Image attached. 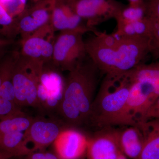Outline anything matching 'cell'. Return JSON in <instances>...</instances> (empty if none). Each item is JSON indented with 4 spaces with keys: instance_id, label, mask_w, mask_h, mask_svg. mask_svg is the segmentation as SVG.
Instances as JSON below:
<instances>
[{
    "instance_id": "cell-14",
    "label": "cell",
    "mask_w": 159,
    "mask_h": 159,
    "mask_svg": "<svg viewBox=\"0 0 159 159\" xmlns=\"http://www.w3.org/2000/svg\"><path fill=\"white\" fill-rule=\"evenodd\" d=\"M76 1L54 0L51 25L55 32L86 26L76 12Z\"/></svg>"
},
{
    "instance_id": "cell-26",
    "label": "cell",
    "mask_w": 159,
    "mask_h": 159,
    "mask_svg": "<svg viewBox=\"0 0 159 159\" xmlns=\"http://www.w3.org/2000/svg\"><path fill=\"white\" fill-rule=\"evenodd\" d=\"M25 159H60L55 152L44 150L33 152L25 156Z\"/></svg>"
},
{
    "instance_id": "cell-31",
    "label": "cell",
    "mask_w": 159,
    "mask_h": 159,
    "mask_svg": "<svg viewBox=\"0 0 159 159\" xmlns=\"http://www.w3.org/2000/svg\"><path fill=\"white\" fill-rule=\"evenodd\" d=\"M31 1H33L34 2H38V1H39V0H31Z\"/></svg>"
},
{
    "instance_id": "cell-4",
    "label": "cell",
    "mask_w": 159,
    "mask_h": 159,
    "mask_svg": "<svg viewBox=\"0 0 159 159\" xmlns=\"http://www.w3.org/2000/svg\"><path fill=\"white\" fill-rule=\"evenodd\" d=\"M96 31L84 26L60 31L54 42L53 64L61 71L72 70L88 57L84 34Z\"/></svg>"
},
{
    "instance_id": "cell-28",
    "label": "cell",
    "mask_w": 159,
    "mask_h": 159,
    "mask_svg": "<svg viewBox=\"0 0 159 159\" xmlns=\"http://www.w3.org/2000/svg\"><path fill=\"white\" fill-rule=\"evenodd\" d=\"M129 3V5H137L142 4L144 2V0H128Z\"/></svg>"
},
{
    "instance_id": "cell-24",
    "label": "cell",
    "mask_w": 159,
    "mask_h": 159,
    "mask_svg": "<svg viewBox=\"0 0 159 159\" xmlns=\"http://www.w3.org/2000/svg\"><path fill=\"white\" fill-rule=\"evenodd\" d=\"M16 102L0 97V119L22 110Z\"/></svg>"
},
{
    "instance_id": "cell-25",
    "label": "cell",
    "mask_w": 159,
    "mask_h": 159,
    "mask_svg": "<svg viewBox=\"0 0 159 159\" xmlns=\"http://www.w3.org/2000/svg\"><path fill=\"white\" fill-rule=\"evenodd\" d=\"M155 119H159V97L146 112L141 122Z\"/></svg>"
},
{
    "instance_id": "cell-5",
    "label": "cell",
    "mask_w": 159,
    "mask_h": 159,
    "mask_svg": "<svg viewBox=\"0 0 159 159\" xmlns=\"http://www.w3.org/2000/svg\"><path fill=\"white\" fill-rule=\"evenodd\" d=\"M44 66L26 59L20 52L12 70L16 101L20 108L38 109L37 89Z\"/></svg>"
},
{
    "instance_id": "cell-10",
    "label": "cell",
    "mask_w": 159,
    "mask_h": 159,
    "mask_svg": "<svg viewBox=\"0 0 159 159\" xmlns=\"http://www.w3.org/2000/svg\"><path fill=\"white\" fill-rule=\"evenodd\" d=\"M54 2V0H39L18 18V31L21 39L51 24Z\"/></svg>"
},
{
    "instance_id": "cell-16",
    "label": "cell",
    "mask_w": 159,
    "mask_h": 159,
    "mask_svg": "<svg viewBox=\"0 0 159 159\" xmlns=\"http://www.w3.org/2000/svg\"><path fill=\"white\" fill-rule=\"evenodd\" d=\"M139 125L144 135V141L142 151L136 159H159V119Z\"/></svg>"
},
{
    "instance_id": "cell-7",
    "label": "cell",
    "mask_w": 159,
    "mask_h": 159,
    "mask_svg": "<svg viewBox=\"0 0 159 159\" xmlns=\"http://www.w3.org/2000/svg\"><path fill=\"white\" fill-rule=\"evenodd\" d=\"M67 126L58 117H45L42 115L34 117L25 133V145L30 153L44 150L50 145H53L61 131Z\"/></svg>"
},
{
    "instance_id": "cell-29",
    "label": "cell",
    "mask_w": 159,
    "mask_h": 159,
    "mask_svg": "<svg viewBox=\"0 0 159 159\" xmlns=\"http://www.w3.org/2000/svg\"><path fill=\"white\" fill-rule=\"evenodd\" d=\"M117 159H127V157L122 152V153L119 155V156L118 157V158Z\"/></svg>"
},
{
    "instance_id": "cell-17",
    "label": "cell",
    "mask_w": 159,
    "mask_h": 159,
    "mask_svg": "<svg viewBox=\"0 0 159 159\" xmlns=\"http://www.w3.org/2000/svg\"><path fill=\"white\" fill-rule=\"evenodd\" d=\"M145 18L149 25L150 54L159 61V0H144Z\"/></svg>"
},
{
    "instance_id": "cell-6",
    "label": "cell",
    "mask_w": 159,
    "mask_h": 159,
    "mask_svg": "<svg viewBox=\"0 0 159 159\" xmlns=\"http://www.w3.org/2000/svg\"><path fill=\"white\" fill-rule=\"evenodd\" d=\"M66 79L52 63L44 66L37 89L38 109L44 115L57 117L63 97Z\"/></svg>"
},
{
    "instance_id": "cell-19",
    "label": "cell",
    "mask_w": 159,
    "mask_h": 159,
    "mask_svg": "<svg viewBox=\"0 0 159 159\" xmlns=\"http://www.w3.org/2000/svg\"><path fill=\"white\" fill-rule=\"evenodd\" d=\"M113 34L119 37L143 36L149 38L150 34L149 25L147 20L144 17L143 19L129 23L119 29H117Z\"/></svg>"
},
{
    "instance_id": "cell-2",
    "label": "cell",
    "mask_w": 159,
    "mask_h": 159,
    "mask_svg": "<svg viewBox=\"0 0 159 159\" xmlns=\"http://www.w3.org/2000/svg\"><path fill=\"white\" fill-rule=\"evenodd\" d=\"M88 55L102 74L110 77L122 76L140 64L150 54L147 37H120L115 48H107L93 36L85 41Z\"/></svg>"
},
{
    "instance_id": "cell-11",
    "label": "cell",
    "mask_w": 159,
    "mask_h": 159,
    "mask_svg": "<svg viewBox=\"0 0 159 159\" xmlns=\"http://www.w3.org/2000/svg\"><path fill=\"white\" fill-rule=\"evenodd\" d=\"M122 153L119 141V129H100L89 138L87 159H117Z\"/></svg>"
},
{
    "instance_id": "cell-30",
    "label": "cell",
    "mask_w": 159,
    "mask_h": 159,
    "mask_svg": "<svg viewBox=\"0 0 159 159\" xmlns=\"http://www.w3.org/2000/svg\"><path fill=\"white\" fill-rule=\"evenodd\" d=\"M0 159H6L5 158L3 157L2 156L0 155Z\"/></svg>"
},
{
    "instance_id": "cell-15",
    "label": "cell",
    "mask_w": 159,
    "mask_h": 159,
    "mask_svg": "<svg viewBox=\"0 0 159 159\" xmlns=\"http://www.w3.org/2000/svg\"><path fill=\"white\" fill-rule=\"evenodd\" d=\"M124 127L119 129L120 149L127 158L136 159L142 151L144 144V135L139 125Z\"/></svg>"
},
{
    "instance_id": "cell-13",
    "label": "cell",
    "mask_w": 159,
    "mask_h": 159,
    "mask_svg": "<svg viewBox=\"0 0 159 159\" xmlns=\"http://www.w3.org/2000/svg\"><path fill=\"white\" fill-rule=\"evenodd\" d=\"M129 82L130 88L126 103L127 113L131 119L139 124L158 97L147 83L141 81Z\"/></svg>"
},
{
    "instance_id": "cell-18",
    "label": "cell",
    "mask_w": 159,
    "mask_h": 159,
    "mask_svg": "<svg viewBox=\"0 0 159 159\" xmlns=\"http://www.w3.org/2000/svg\"><path fill=\"white\" fill-rule=\"evenodd\" d=\"M124 76L130 82L141 81L147 83L159 97V61L149 64H140L126 72Z\"/></svg>"
},
{
    "instance_id": "cell-8",
    "label": "cell",
    "mask_w": 159,
    "mask_h": 159,
    "mask_svg": "<svg viewBox=\"0 0 159 159\" xmlns=\"http://www.w3.org/2000/svg\"><path fill=\"white\" fill-rule=\"evenodd\" d=\"M55 31L47 25L24 39H21L20 54L42 65L52 63Z\"/></svg>"
},
{
    "instance_id": "cell-12",
    "label": "cell",
    "mask_w": 159,
    "mask_h": 159,
    "mask_svg": "<svg viewBox=\"0 0 159 159\" xmlns=\"http://www.w3.org/2000/svg\"><path fill=\"white\" fill-rule=\"evenodd\" d=\"M89 137L76 127L64 129L53 143L60 159H83L86 157Z\"/></svg>"
},
{
    "instance_id": "cell-3",
    "label": "cell",
    "mask_w": 159,
    "mask_h": 159,
    "mask_svg": "<svg viewBox=\"0 0 159 159\" xmlns=\"http://www.w3.org/2000/svg\"><path fill=\"white\" fill-rule=\"evenodd\" d=\"M130 83L122 76H105L91 107L89 124L99 129L136 125L127 113Z\"/></svg>"
},
{
    "instance_id": "cell-20",
    "label": "cell",
    "mask_w": 159,
    "mask_h": 159,
    "mask_svg": "<svg viewBox=\"0 0 159 159\" xmlns=\"http://www.w3.org/2000/svg\"><path fill=\"white\" fill-rule=\"evenodd\" d=\"M145 16V7L144 2L139 5H126L115 18L116 21L117 29H119L129 23L143 19Z\"/></svg>"
},
{
    "instance_id": "cell-27",
    "label": "cell",
    "mask_w": 159,
    "mask_h": 159,
    "mask_svg": "<svg viewBox=\"0 0 159 159\" xmlns=\"http://www.w3.org/2000/svg\"><path fill=\"white\" fill-rule=\"evenodd\" d=\"M13 42V40L12 39H0V56H3L5 54H4L5 49Z\"/></svg>"
},
{
    "instance_id": "cell-9",
    "label": "cell",
    "mask_w": 159,
    "mask_h": 159,
    "mask_svg": "<svg viewBox=\"0 0 159 159\" xmlns=\"http://www.w3.org/2000/svg\"><path fill=\"white\" fill-rule=\"evenodd\" d=\"M126 5L116 0H77V14L86 26L95 30L96 26L116 17Z\"/></svg>"
},
{
    "instance_id": "cell-23",
    "label": "cell",
    "mask_w": 159,
    "mask_h": 159,
    "mask_svg": "<svg viewBox=\"0 0 159 159\" xmlns=\"http://www.w3.org/2000/svg\"><path fill=\"white\" fill-rule=\"evenodd\" d=\"M19 52H7L0 59V89L8 71L13 66Z\"/></svg>"
},
{
    "instance_id": "cell-1",
    "label": "cell",
    "mask_w": 159,
    "mask_h": 159,
    "mask_svg": "<svg viewBox=\"0 0 159 159\" xmlns=\"http://www.w3.org/2000/svg\"><path fill=\"white\" fill-rule=\"evenodd\" d=\"M101 71L89 56L66 79L64 93L58 116L69 126L88 125L91 107Z\"/></svg>"
},
{
    "instance_id": "cell-21",
    "label": "cell",
    "mask_w": 159,
    "mask_h": 159,
    "mask_svg": "<svg viewBox=\"0 0 159 159\" xmlns=\"http://www.w3.org/2000/svg\"><path fill=\"white\" fill-rule=\"evenodd\" d=\"M0 34L12 39L18 35L17 20L11 17L0 4Z\"/></svg>"
},
{
    "instance_id": "cell-22",
    "label": "cell",
    "mask_w": 159,
    "mask_h": 159,
    "mask_svg": "<svg viewBox=\"0 0 159 159\" xmlns=\"http://www.w3.org/2000/svg\"><path fill=\"white\" fill-rule=\"evenodd\" d=\"M27 0H0V4L10 16L17 19L26 10Z\"/></svg>"
}]
</instances>
